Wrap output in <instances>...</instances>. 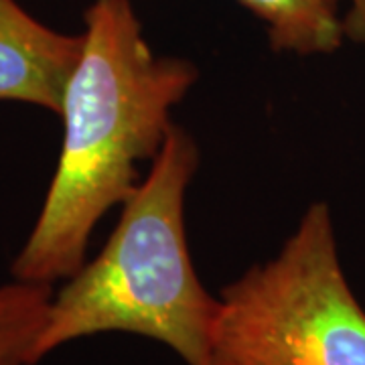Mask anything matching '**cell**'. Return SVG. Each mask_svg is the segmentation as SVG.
<instances>
[{
    "instance_id": "cell-1",
    "label": "cell",
    "mask_w": 365,
    "mask_h": 365,
    "mask_svg": "<svg viewBox=\"0 0 365 365\" xmlns=\"http://www.w3.org/2000/svg\"><path fill=\"white\" fill-rule=\"evenodd\" d=\"M83 21V51L57 114V167L11 264L13 278L47 287L86 264L91 232L138 187V163L157 157L175 126L170 110L199 78L189 59L153 51L130 0H93Z\"/></svg>"
},
{
    "instance_id": "cell-3",
    "label": "cell",
    "mask_w": 365,
    "mask_h": 365,
    "mask_svg": "<svg viewBox=\"0 0 365 365\" xmlns=\"http://www.w3.org/2000/svg\"><path fill=\"white\" fill-rule=\"evenodd\" d=\"M213 365H365V311L317 201L272 260L222 288Z\"/></svg>"
},
{
    "instance_id": "cell-2",
    "label": "cell",
    "mask_w": 365,
    "mask_h": 365,
    "mask_svg": "<svg viewBox=\"0 0 365 365\" xmlns=\"http://www.w3.org/2000/svg\"><path fill=\"white\" fill-rule=\"evenodd\" d=\"M197 167L195 138L175 124L104 248L53 294L39 361L76 339L130 333L167 345L185 365H213L222 302L197 276L185 234Z\"/></svg>"
},
{
    "instance_id": "cell-6",
    "label": "cell",
    "mask_w": 365,
    "mask_h": 365,
    "mask_svg": "<svg viewBox=\"0 0 365 365\" xmlns=\"http://www.w3.org/2000/svg\"><path fill=\"white\" fill-rule=\"evenodd\" d=\"M53 287L13 278L0 284V365H37Z\"/></svg>"
},
{
    "instance_id": "cell-5",
    "label": "cell",
    "mask_w": 365,
    "mask_h": 365,
    "mask_svg": "<svg viewBox=\"0 0 365 365\" xmlns=\"http://www.w3.org/2000/svg\"><path fill=\"white\" fill-rule=\"evenodd\" d=\"M266 25L276 53L329 55L347 39L343 4L365 14V0H240Z\"/></svg>"
},
{
    "instance_id": "cell-4",
    "label": "cell",
    "mask_w": 365,
    "mask_h": 365,
    "mask_svg": "<svg viewBox=\"0 0 365 365\" xmlns=\"http://www.w3.org/2000/svg\"><path fill=\"white\" fill-rule=\"evenodd\" d=\"M81 51L83 33H59L26 13L19 0H0V102L59 114Z\"/></svg>"
}]
</instances>
